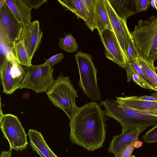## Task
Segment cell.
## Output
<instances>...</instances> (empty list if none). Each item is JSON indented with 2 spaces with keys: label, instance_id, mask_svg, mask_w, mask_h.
I'll return each instance as SVG.
<instances>
[{
  "label": "cell",
  "instance_id": "obj_1",
  "mask_svg": "<svg viewBox=\"0 0 157 157\" xmlns=\"http://www.w3.org/2000/svg\"><path fill=\"white\" fill-rule=\"evenodd\" d=\"M106 117L96 102L79 107L69 123L71 141L88 151L102 147L105 139Z\"/></svg>",
  "mask_w": 157,
  "mask_h": 157
},
{
  "label": "cell",
  "instance_id": "obj_2",
  "mask_svg": "<svg viewBox=\"0 0 157 157\" xmlns=\"http://www.w3.org/2000/svg\"><path fill=\"white\" fill-rule=\"evenodd\" d=\"M100 102V105L105 108L106 117L120 123L122 133L138 129L144 131L147 128L157 124V117L128 108L116 100L108 98Z\"/></svg>",
  "mask_w": 157,
  "mask_h": 157
},
{
  "label": "cell",
  "instance_id": "obj_3",
  "mask_svg": "<svg viewBox=\"0 0 157 157\" xmlns=\"http://www.w3.org/2000/svg\"><path fill=\"white\" fill-rule=\"evenodd\" d=\"M132 40L140 56L155 62L157 60V16L139 20L132 32Z\"/></svg>",
  "mask_w": 157,
  "mask_h": 157
},
{
  "label": "cell",
  "instance_id": "obj_4",
  "mask_svg": "<svg viewBox=\"0 0 157 157\" xmlns=\"http://www.w3.org/2000/svg\"><path fill=\"white\" fill-rule=\"evenodd\" d=\"M46 94L54 105L62 110L71 120L79 107L75 102L78 92L69 77L61 73Z\"/></svg>",
  "mask_w": 157,
  "mask_h": 157
},
{
  "label": "cell",
  "instance_id": "obj_5",
  "mask_svg": "<svg viewBox=\"0 0 157 157\" xmlns=\"http://www.w3.org/2000/svg\"><path fill=\"white\" fill-rule=\"evenodd\" d=\"M79 74L78 84L91 100L97 101L101 98L97 80V70L92 59V56L81 51L75 55Z\"/></svg>",
  "mask_w": 157,
  "mask_h": 157
},
{
  "label": "cell",
  "instance_id": "obj_6",
  "mask_svg": "<svg viewBox=\"0 0 157 157\" xmlns=\"http://www.w3.org/2000/svg\"><path fill=\"white\" fill-rule=\"evenodd\" d=\"M53 68L44 63L27 67L25 78L19 89H28L36 93L47 92L55 81L52 75Z\"/></svg>",
  "mask_w": 157,
  "mask_h": 157
},
{
  "label": "cell",
  "instance_id": "obj_7",
  "mask_svg": "<svg viewBox=\"0 0 157 157\" xmlns=\"http://www.w3.org/2000/svg\"><path fill=\"white\" fill-rule=\"evenodd\" d=\"M0 128L4 138L8 141L10 148L17 151L25 149L28 144L27 135L18 117L0 112Z\"/></svg>",
  "mask_w": 157,
  "mask_h": 157
},
{
  "label": "cell",
  "instance_id": "obj_8",
  "mask_svg": "<svg viewBox=\"0 0 157 157\" xmlns=\"http://www.w3.org/2000/svg\"><path fill=\"white\" fill-rule=\"evenodd\" d=\"M21 65L13 54L0 69L1 83L4 93L11 94L19 89L26 73Z\"/></svg>",
  "mask_w": 157,
  "mask_h": 157
},
{
  "label": "cell",
  "instance_id": "obj_9",
  "mask_svg": "<svg viewBox=\"0 0 157 157\" xmlns=\"http://www.w3.org/2000/svg\"><path fill=\"white\" fill-rule=\"evenodd\" d=\"M109 17L113 32L122 51L127 62V51L132 39L131 32L127 25V21L121 18L115 13L108 0H104Z\"/></svg>",
  "mask_w": 157,
  "mask_h": 157
},
{
  "label": "cell",
  "instance_id": "obj_10",
  "mask_svg": "<svg viewBox=\"0 0 157 157\" xmlns=\"http://www.w3.org/2000/svg\"><path fill=\"white\" fill-rule=\"evenodd\" d=\"M0 27L11 43L19 40L23 26L5 3L0 8Z\"/></svg>",
  "mask_w": 157,
  "mask_h": 157
},
{
  "label": "cell",
  "instance_id": "obj_11",
  "mask_svg": "<svg viewBox=\"0 0 157 157\" xmlns=\"http://www.w3.org/2000/svg\"><path fill=\"white\" fill-rule=\"evenodd\" d=\"M99 34L105 48L106 57L125 69L127 62L113 32L106 29Z\"/></svg>",
  "mask_w": 157,
  "mask_h": 157
},
{
  "label": "cell",
  "instance_id": "obj_12",
  "mask_svg": "<svg viewBox=\"0 0 157 157\" xmlns=\"http://www.w3.org/2000/svg\"><path fill=\"white\" fill-rule=\"evenodd\" d=\"M43 33L38 20H35L23 27L19 40L23 43L32 59L41 43Z\"/></svg>",
  "mask_w": 157,
  "mask_h": 157
},
{
  "label": "cell",
  "instance_id": "obj_13",
  "mask_svg": "<svg viewBox=\"0 0 157 157\" xmlns=\"http://www.w3.org/2000/svg\"><path fill=\"white\" fill-rule=\"evenodd\" d=\"M144 131L138 129L132 131L121 133L114 136L110 142L108 151L113 153L115 157H118L124 148L135 138L138 137Z\"/></svg>",
  "mask_w": 157,
  "mask_h": 157
},
{
  "label": "cell",
  "instance_id": "obj_14",
  "mask_svg": "<svg viewBox=\"0 0 157 157\" xmlns=\"http://www.w3.org/2000/svg\"><path fill=\"white\" fill-rule=\"evenodd\" d=\"M28 135L32 150L36 152L41 157H58L48 146L40 132L30 129Z\"/></svg>",
  "mask_w": 157,
  "mask_h": 157
},
{
  "label": "cell",
  "instance_id": "obj_15",
  "mask_svg": "<svg viewBox=\"0 0 157 157\" xmlns=\"http://www.w3.org/2000/svg\"><path fill=\"white\" fill-rule=\"evenodd\" d=\"M7 5L23 27L31 22V10L23 0H6Z\"/></svg>",
  "mask_w": 157,
  "mask_h": 157
},
{
  "label": "cell",
  "instance_id": "obj_16",
  "mask_svg": "<svg viewBox=\"0 0 157 157\" xmlns=\"http://www.w3.org/2000/svg\"><path fill=\"white\" fill-rule=\"evenodd\" d=\"M116 100L128 108L139 112H148L157 110V101L141 100L136 96L117 97Z\"/></svg>",
  "mask_w": 157,
  "mask_h": 157
},
{
  "label": "cell",
  "instance_id": "obj_17",
  "mask_svg": "<svg viewBox=\"0 0 157 157\" xmlns=\"http://www.w3.org/2000/svg\"><path fill=\"white\" fill-rule=\"evenodd\" d=\"M112 8L123 20L127 21L130 16L139 13L135 0H108Z\"/></svg>",
  "mask_w": 157,
  "mask_h": 157
},
{
  "label": "cell",
  "instance_id": "obj_18",
  "mask_svg": "<svg viewBox=\"0 0 157 157\" xmlns=\"http://www.w3.org/2000/svg\"><path fill=\"white\" fill-rule=\"evenodd\" d=\"M95 18L96 28L99 34L106 29L113 32L104 0H96Z\"/></svg>",
  "mask_w": 157,
  "mask_h": 157
},
{
  "label": "cell",
  "instance_id": "obj_19",
  "mask_svg": "<svg viewBox=\"0 0 157 157\" xmlns=\"http://www.w3.org/2000/svg\"><path fill=\"white\" fill-rule=\"evenodd\" d=\"M146 76L147 81L152 86L155 91H157V74L153 61H150L140 56L138 58Z\"/></svg>",
  "mask_w": 157,
  "mask_h": 157
},
{
  "label": "cell",
  "instance_id": "obj_20",
  "mask_svg": "<svg viewBox=\"0 0 157 157\" xmlns=\"http://www.w3.org/2000/svg\"><path fill=\"white\" fill-rule=\"evenodd\" d=\"M83 5L86 20L85 22L87 26L93 32L96 28L95 18L96 0H80Z\"/></svg>",
  "mask_w": 157,
  "mask_h": 157
},
{
  "label": "cell",
  "instance_id": "obj_21",
  "mask_svg": "<svg viewBox=\"0 0 157 157\" xmlns=\"http://www.w3.org/2000/svg\"><path fill=\"white\" fill-rule=\"evenodd\" d=\"M13 44L11 43L0 27V69L8 60V57L13 51Z\"/></svg>",
  "mask_w": 157,
  "mask_h": 157
},
{
  "label": "cell",
  "instance_id": "obj_22",
  "mask_svg": "<svg viewBox=\"0 0 157 157\" xmlns=\"http://www.w3.org/2000/svg\"><path fill=\"white\" fill-rule=\"evenodd\" d=\"M65 10L70 11L85 22L86 20L84 8L80 0H58Z\"/></svg>",
  "mask_w": 157,
  "mask_h": 157
},
{
  "label": "cell",
  "instance_id": "obj_23",
  "mask_svg": "<svg viewBox=\"0 0 157 157\" xmlns=\"http://www.w3.org/2000/svg\"><path fill=\"white\" fill-rule=\"evenodd\" d=\"M13 51L16 59L21 65L28 67L32 65V59L21 41L19 40L13 44Z\"/></svg>",
  "mask_w": 157,
  "mask_h": 157
},
{
  "label": "cell",
  "instance_id": "obj_24",
  "mask_svg": "<svg viewBox=\"0 0 157 157\" xmlns=\"http://www.w3.org/2000/svg\"><path fill=\"white\" fill-rule=\"evenodd\" d=\"M125 69L128 82L132 79L142 88L154 90L152 86L135 70L129 62L127 63V67Z\"/></svg>",
  "mask_w": 157,
  "mask_h": 157
},
{
  "label": "cell",
  "instance_id": "obj_25",
  "mask_svg": "<svg viewBox=\"0 0 157 157\" xmlns=\"http://www.w3.org/2000/svg\"><path fill=\"white\" fill-rule=\"evenodd\" d=\"M59 45L62 49L68 53L76 52L78 49L75 40L71 34H66L64 37L59 38Z\"/></svg>",
  "mask_w": 157,
  "mask_h": 157
},
{
  "label": "cell",
  "instance_id": "obj_26",
  "mask_svg": "<svg viewBox=\"0 0 157 157\" xmlns=\"http://www.w3.org/2000/svg\"><path fill=\"white\" fill-rule=\"evenodd\" d=\"M127 56L128 59L127 62L137 60L140 56L139 51L132 39L127 50Z\"/></svg>",
  "mask_w": 157,
  "mask_h": 157
},
{
  "label": "cell",
  "instance_id": "obj_27",
  "mask_svg": "<svg viewBox=\"0 0 157 157\" xmlns=\"http://www.w3.org/2000/svg\"><path fill=\"white\" fill-rule=\"evenodd\" d=\"M143 139L147 143L157 141V124L146 132L143 136Z\"/></svg>",
  "mask_w": 157,
  "mask_h": 157
},
{
  "label": "cell",
  "instance_id": "obj_28",
  "mask_svg": "<svg viewBox=\"0 0 157 157\" xmlns=\"http://www.w3.org/2000/svg\"><path fill=\"white\" fill-rule=\"evenodd\" d=\"M138 139V137L136 138L128 144L123 149L118 157H130L135 148V143Z\"/></svg>",
  "mask_w": 157,
  "mask_h": 157
},
{
  "label": "cell",
  "instance_id": "obj_29",
  "mask_svg": "<svg viewBox=\"0 0 157 157\" xmlns=\"http://www.w3.org/2000/svg\"><path fill=\"white\" fill-rule=\"evenodd\" d=\"M150 0H135L136 8L139 12L146 11L150 6Z\"/></svg>",
  "mask_w": 157,
  "mask_h": 157
},
{
  "label": "cell",
  "instance_id": "obj_30",
  "mask_svg": "<svg viewBox=\"0 0 157 157\" xmlns=\"http://www.w3.org/2000/svg\"><path fill=\"white\" fill-rule=\"evenodd\" d=\"M63 58V55L62 53H58L51 56L47 59H45L44 63L49 65L52 67L55 64L60 62Z\"/></svg>",
  "mask_w": 157,
  "mask_h": 157
},
{
  "label": "cell",
  "instance_id": "obj_31",
  "mask_svg": "<svg viewBox=\"0 0 157 157\" xmlns=\"http://www.w3.org/2000/svg\"><path fill=\"white\" fill-rule=\"evenodd\" d=\"M31 10L33 9H37L45 2H47V0H23Z\"/></svg>",
  "mask_w": 157,
  "mask_h": 157
},
{
  "label": "cell",
  "instance_id": "obj_32",
  "mask_svg": "<svg viewBox=\"0 0 157 157\" xmlns=\"http://www.w3.org/2000/svg\"><path fill=\"white\" fill-rule=\"evenodd\" d=\"M128 62H129L135 70L147 81L145 74L142 66L139 62L138 59L137 60L129 61Z\"/></svg>",
  "mask_w": 157,
  "mask_h": 157
},
{
  "label": "cell",
  "instance_id": "obj_33",
  "mask_svg": "<svg viewBox=\"0 0 157 157\" xmlns=\"http://www.w3.org/2000/svg\"><path fill=\"white\" fill-rule=\"evenodd\" d=\"M139 99L149 101H157V98L152 95H144L138 97Z\"/></svg>",
  "mask_w": 157,
  "mask_h": 157
},
{
  "label": "cell",
  "instance_id": "obj_34",
  "mask_svg": "<svg viewBox=\"0 0 157 157\" xmlns=\"http://www.w3.org/2000/svg\"><path fill=\"white\" fill-rule=\"evenodd\" d=\"M12 150L11 148H10L8 151H2L0 157H11Z\"/></svg>",
  "mask_w": 157,
  "mask_h": 157
},
{
  "label": "cell",
  "instance_id": "obj_35",
  "mask_svg": "<svg viewBox=\"0 0 157 157\" xmlns=\"http://www.w3.org/2000/svg\"><path fill=\"white\" fill-rule=\"evenodd\" d=\"M142 144L143 142L142 141L137 140H136L135 143V148H140L142 146Z\"/></svg>",
  "mask_w": 157,
  "mask_h": 157
},
{
  "label": "cell",
  "instance_id": "obj_36",
  "mask_svg": "<svg viewBox=\"0 0 157 157\" xmlns=\"http://www.w3.org/2000/svg\"><path fill=\"white\" fill-rule=\"evenodd\" d=\"M144 113L147 114L151 115L157 117V110H155L148 111V112H142Z\"/></svg>",
  "mask_w": 157,
  "mask_h": 157
},
{
  "label": "cell",
  "instance_id": "obj_37",
  "mask_svg": "<svg viewBox=\"0 0 157 157\" xmlns=\"http://www.w3.org/2000/svg\"><path fill=\"white\" fill-rule=\"evenodd\" d=\"M151 5L153 7L155 8L157 11V0H151Z\"/></svg>",
  "mask_w": 157,
  "mask_h": 157
},
{
  "label": "cell",
  "instance_id": "obj_38",
  "mask_svg": "<svg viewBox=\"0 0 157 157\" xmlns=\"http://www.w3.org/2000/svg\"><path fill=\"white\" fill-rule=\"evenodd\" d=\"M151 95L155 96L157 98V91H155L154 92L151 94Z\"/></svg>",
  "mask_w": 157,
  "mask_h": 157
},
{
  "label": "cell",
  "instance_id": "obj_39",
  "mask_svg": "<svg viewBox=\"0 0 157 157\" xmlns=\"http://www.w3.org/2000/svg\"><path fill=\"white\" fill-rule=\"evenodd\" d=\"M134 155H132L130 157H134Z\"/></svg>",
  "mask_w": 157,
  "mask_h": 157
},
{
  "label": "cell",
  "instance_id": "obj_40",
  "mask_svg": "<svg viewBox=\"0 0 157 157\" xmlns=\"http://www.w3.org/2000/svg\"><path fill=\"white\" fill-rule=\"evenodd\" d=\"M134 157H136L134 156Z\"/></svg>",
  "mask_w": 157,
  "mask_h": 157
}]
</instances>
